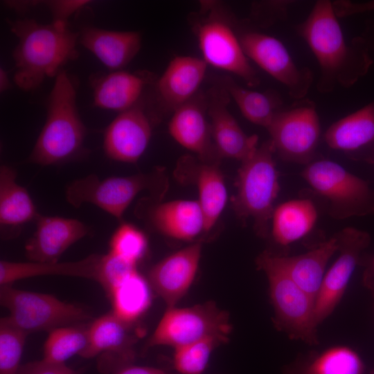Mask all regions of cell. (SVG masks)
Wrapping results in <instances>:
<instances>
[{
	"label": "cell",
	"instance_id": "obj_25",
	"mask_svg": "<svg viewBox=\"0 0 374 374\" xmlns=\"http://www.w3.org/2000/svg\"><path fill=\"white\" fill-rule=\"evenodd\" d=\"M337 251V240L333 235L302 254L290 256L270 251L290 278L315 300L326 274V265Z\"/></svg>",
	"mask_w": 374,
	"mask_h": 374
},
{
	"label": "cell",
	"instance_id": "obj_5",
	"mask_svg": "<svg viewBox=\"0 0 374 374\" xmlns=\"http://www.w3.org/2000/svg\"><path fill=\"white\" fill-rule=\"evenodd\" d=\"M275 153L269 139L241 162L235 182L236 194L232 199L236 215L242 220L251 218L255 231L262 238L269 235L274 204L280 190Z\"/></svg>",
	"mask_w": 374,
	"mask_h": 374
},
{
	"label": "cell",
	"instance_id": "obj_12",
	"mask_svg": "<svg viewBox=\"0 0 374 374\" xmlns=\"http://www.w3.org/2000/svg\"><path fill=\"white\" fill-rule=\"evenodd\" d=\"M248 59L283 84L291 98H305L313 82V73L294 62L285 45L277 38L255 30L238 31Z\"/></svg>",
	"mask_w": 374,
	"mask_h": 374
},
{
	"label": "cell",
	"instance_id": "obj_18",
	"mask_svg": "<svg viewBox=\"0 0 374 374\" xmlns=\"http://www.w3.org/2000/svg\"><path fill=\"white\" fill-rule=\"evenodd\" d=\"M202 250V242L198 241L168 256L150 269L148 280L167 308L175 307L190 289Z\"/></svg>",
	"mask_w": 374,
	"mask_h": 374
},
{
	"label": "cell",
	"instance_id": "obj_4",
	"mask_svg": "<svg viewBox=\"0 0 374 374\" xmlns=\"http://www.w3.org/2000/svg\"><path fill=\"white\" fill-rule=\"evenodd\" d=\"M233 19L221 3L213 1H200L199 11L188 18L204 61L256 87L260 79L243 51Z\"/></svg>",
	"mask_w": 374,
	"mask_h": 374
},
{
	"label": "cell",
	"instance_id": "obj_10",
	"mask_svg": "<svg viewBox=\"0 0 374 374\" xmlns=\"http://www.w3.org/2000/svg\"><path fill=\"white\" fill-rule=\"evenodd\" d=\"M0 303L9 311L10 321L28 335L51 332L90 317L84 308L53 295L19 290L11 285L1 286Z\"/></svg>",
	"mask_w": 374,
	"mask_h": 374
},
{
	"label": "cell",
	"instance_id": "obj_37",
	"mask_svg": "<svg viewBox=\"0 0 374 374\" xmlns=\"http://www.w3.org/2000/svg\"><path fill=\"white\" fill-rule=\"evenodd\" d=\"M136 265L108 252L100 257L96 280L109 294L127 276L137 270Z\"/></svg>",
	"mask_w": 374,
	"mask_h": 374
},
{
	"label": "cell",
	"instance_id": "obj_33",
	"mask_svg": "<svg viewBox=\"0 0 374 374\" xmlns=\"http://www.w3.org/2000/svg\"><path fill=\"white\" fill-rule=\"evenodd\" d=\"M87 344V329L69 326L49 332L44 344V360L65 364L75 355H80Z\"/></svg>",
	"mask_w": 374,
	"mask_h": 374
},
{
	"label": "cell",
	"instance_id": "obj_22",
	"mask_svg": "<svg viewBox=\"0 0 374 374\" xmlns=\"http://www.w3.org/2000/svg\"><path fill=\"white\" fill-rule=\"evenodd\" d=\"M324 140L355 159L374 162V102L332 123Z\"/></svg>",
	"mask_w": 374,
	"mask_h": 374
},
{
	"label": "cell",
	"instance_id": "obj_35",
	"mask_svg": "<svg viewBox=\"0 0 374 374\" xmlns=\"http://www.w3.org/2000/svg\"><path fill=\"white\" fill-rule=\"evenodd\" d=\"M222 344L217 339H206L174 349L175 370L178 374H202L213 351Z\"/></svg>",
	"mask_w": 374,
	"mask_h": 374
},
{
	"label": "cell",
	"instance_id": "obj_29",
	"mask_svg": "<svg viewBox=\"0 0 374 374\" xmlns=\"http://www.w3.org/2000/svg\"><path fill=\"white\" fill-rule=\"evenodd\" d=\"M317 211L308 199L283 202L274 208L271 217V236L276 244L287 248L303 238L314 228Z\"/></svg>",
	"mask_w": 374,
	"mask_h": 374
},
{
	"label": "cell",
	"instance_id": "obj_45",
	"mask_svg": "<svg viewBox=\"0 0 374 374\" xmlns=\"http://www.w3.org/2000/svg\"><path fill=\"white\" fill-rule=\"evenodd\" d=\"M364 278L374 281V258L371 260L369 266L366 269Z\"/></svg>",
	"mask_w": 374,
	"mask_h": 374
},
{
	"label": "cell",
	"instance_id": "obj_17",
	"mask_svg": "<svg viewBox=\"0 0 374 374\" xmlns=\"http://www.w3.org/2000/svg\"><path fill=\"white\" fill-rule=\"evenodd\" d=\"M207 116L205 93H197L172 113L168 131L179 145L199 159L220 163L222 157L214 143Z\"/></svg>",
	"mask_w": 374,
	"mask_h": 374
},
{
	"label": "cell",
	"instance_id": "obj_30",
	"mask_svg": "<svg viewBox=\"0 0 374 374\" xmlns=\"http://www.w3.org/2000/svg\"><path fill=\"white\" fill-rule=\"evenodd\" d=\"M16 178L15 169L1 166L0 224L3 228H19L39 215L28 192L17 183Z\"/></svg>",
	"mask_w": 374,
	"mask_h": 374
},
{
	"label": "cell",
	"instance_id": "obj_15",
	"mask_svg": "<svg viewBox=\"0 0 374 374\" xmlns=\"http://www.w3.org/2000/svg\"><path fill=\"white\" fill-rule=\"evenodd\" d=\"M205 97L213 139L220 156L241 162L248 159L257 149L258 138L247 135L229 112L231 98L226 89L217 83Z\"/></svg>",
	"mask_w": 374,
	"mask_h": 374
},
{
	"label": "cell",
	"instance_id": "obj_13",
	"mask_svg": "<svg viewBox=\"0 0 374 374\" xmlns=\"http://www.w3.org/2000/svg\"><path fill=\"white\" fill-rule=\"evenodd\" d=\"M339 256L324 275L314 300L317 325L321 324L336 309L347 289L360 256L368 246L370 235L364 231L347 227L336 233Z\"/></svg>",
	"mask_w": 374,
	"mask_h": 374
},
{
	"label": "cell",
	"instance_id": "obj_40",
	"mask_svg": "<svg viewBox=\"0 0 374 374\" xmlns=\"http://www.w3.org/2000/svg\"><path fill=\"white\" fill-rule=\"evenodd\" d=\"M20 374H78L65 364H54L44 359L22 366Z\"/></svg>",
	"mask_w": 374,
	"mask_h": 374
},
{
	"label": "cell",
	"instance_id": "obj_21",
	"mask_svg": "<svg viewBox=\"0 0 374 374\" xmlns=\"http://www.w3.org/2000/svg\"><path fill=\"white\" fill-rule=\"evenodd\" d=\"M220 163L204 161L186 155L178 163V176L181 181L192 182L198 191V202L206 222V233L218 220L227 201V190Z\"/></svg>",
	"mask_w": 374,
	"mask_h": 374
},
{
	"label": "cell",
	"instance_id": "obj_43",
	"mask_svg": "<svg viewBox=\"0 0 374 374\" xmlns=\"http://www.w3.org/2000/svg\"><path fill=\"white\" fill-rule=\"evenodd\" d=\"M7 3H5L8 7L10 8H12L15 10L17 12H24L27 10L30 9L31 7L35 6L37 4V1H6Z\"/></svg>",
	"mask_w": 374,
	"mask_h": 374
},
{
	"label": "cell",
	"instance_id": "obj_34",
	"mask_svg": "<svg viewBox=\"0 0 374 374\" xmlns=\"http://www.w3.org/2000/svg\"><path fill=\"white\" fill-rule=\"evenodd\" d=\"M28 334L8 317L0 320V374H20L21 359Z\"/></svg>",
	"mask_w": 374,
	"mask_h": 374
},
{
	"label": "cell",
	"instance_id": "obj_9",
	"mask_svg": "<svg viewBox=\"0 0 374 374\" xmlns=\"http://www.w3.org/2000/svg\"><path fill=\"white\" fill-rule=\"evenodd\" d=\"M231 330L229 314L213 301L188 308H167L147 346H166L175 349L206 339L226 343Z\"/></svg>",
	"mask_w": 374,
	"mask_h": 374
},
{
	"label": "cell",
	"instance_id": "obj_41",
	"mask_svg": "<svg viewBox=\"0 0 374 374\" xmlns=\"http://www.w3.org/2000/svg\"><path fill=\"white\" fill-rule=\"evenodd\" d=\"M332 3L338 18L374 11V0L360 3L347 0H336L332 1Z\"/></svg>",
	"mask_w": 374,
	"mask_h": 374
},
{
	"label": "cell",
	"instance_id": "obj_31",
	"mask_svg": "<svg viewBox=\"0 0 374 374\" xmlns=\"http://www.w3.org/2000/svg\"><path fill=\"white\" fill-rule=\"evenodd\" d=\"M217 83L226 89L242 114L255 125L267 129L276 115L283 109L282 101L276 93L244 88L229 76L220 77Z\"/></svg>",
	"mask_w": 374,
	"mask_h": 374
},
{
	"label": "cell",
	"instance_id": "obj_8",
	"mask_svg": "<svg viewBox=\"0 0 374 374\" xmlns=\"http://www.w3.org/2000/svg\"><path fill=\"white\" fill-rule=\"evenodd\" d=\"M302 177L328 202V213L338 220L374 214V190L339 163L320 159L306 165Z\"/></svg>",
	"mask_w": 374,
	"mask_h": 374
},
{
	"label": "cell",
	"instance_id": "obj_42",
	"mask_svg": "<svg viewBox=\"0 0 374 374\" xmlns=\"http://www.w3.org/2000/svg\"><path fill=\"white\" fill-rule=\"evenodd\" d=\"M115 374H175L162 368L127 364L120 367ZM178 374V373H176Z\"/></svg>",
	"mask_w": 374,
	"mask_h": 374
},
{
	"label": "cell",
	"instance_id": "obj_6",
	"mask_svg": "<svg viewBox=\"0 0 374 374\" xmlns=\"http://www.w3.org/2000/svg\"><path fill=\"white\" fill-rule=\"evenodd\" d=\"M256 264L268 280L273 322L276 329L293 340L311 346L318 344L314 299L290 278L269 250L260 253Z\"/></svg>",
	"mask_w": 374,
	"mask_h": 374
},
{
	"label": "cell",
	"instance_id": "obj_39",
	"mask_svg": "<svg viewBox=\"0 0 374 374\" xmlns=\"http://www.w3.org/2000/svg\"><path fill=\"white\" fill-rule=\"evenodd\" d=\"M89 2L82 0H58L47 1L46 4L52 13L53 22L68 24L69 16Z\"/></svg>",
	"mask_w": 374,
	"mask_h": 374
},
{
	"label": "cell",
	"instance_id": "obj_32",
	"mask_svg": "<svg viewBox=\"0 0 374 374\" xmlns=\"http://www.w3.org/2000/svg\"><path fill=\"white\" fill-rule=\"evenodd\" d=\"M151 289L148 280L136 270L108 294L112 312L123 321L132 324L151 305Z\"/></svg>",
	"mask_w": 374,
	"mask_h": 374
},
{
	"label": "cell",
	"instance_id": "obj_26",
	"mask_svg": "<svg viewBox=\"0 0 374 374\" xmlns=\"http://www.w3.org/2000/svg\"><path fill=\"white\" fill-rule=\"evenodd\" d=\"M131 326L112 312L100 316L87 328V344L80 356L91 358L105 352L114 353L125 365L130 364L134 356L133 345L136 338Z\"/></svg>",
	"mask_w": 374,
	"mask_h": 374
},
{
	"label": "cell",
	"instance_id": "obj_24",
	"mask_svg": "<svg viewBox=\"0 0 374 374\" xmlns=\"http://www.w3.org/2000/svg\"><path fill=\"white\" fill-rule=\"evenodd\" d=\"M82 45L112 71H120L136 56L141 46L137 31H116L87 26L79 33Z\"/></svg>",
	"mask_w": 374,
	"mask_h": 374
},
{
	"label": "cell",
	"instance_id": "obj_19",
	"mask_svg": "<svg viewBox=\"0 0 374 374\" xmlns=\"http://www.w3.org/2000/svg\"><path fill=\"white\" fill-rule=\"evenodd\" d=\"M207 65L203 59L175 57L154 82L155 100L160 109L172 114L193 98L204 78Z\"/></svg>",
	"mask_w": 374,
	"mask_h": 374
},
{
	"label": "cell",
	"instance_id": "obj_28",
	"mask_svg": "<svg viewBox=\"0 0 374 374\" xmlns=\"http://www.w3.org/2000/svg\"><path fill=\"white\" fill-rule=\"evenodd\" d=\"M365 364L353 348L337 345L300 356L283 374H364Z\"/></svg>",
	"mask_w": 374,
	"mask_h": 374
},
{
	"label": "cell",
	"instance_id": "obj_7",
	"mask_svg": "<svg viewBox=\"0 0 374 374\" xmlns=\"http://www.w3.org/2000/svg\"><path fill=\"white\" fill-rule=\"evenodd\" d=\"M167 188L164 170L157 168L149 172L103 179L89 175L69 184L65 197L75 208L84 203L91 204L121 220L126 209L141 192L147 190L151 197L161 200Z\"/></svg>",
	"mask_w": 374,
	"mask_h": 374
},
{
	"label": "cell",
	"instance_id": "obj_3",
	"mask_svg": "<svg viewBox=\"0 0 374 374\" xmlns=\"http://www.w3.org/2000/svg\"><path fill=\"white\" fill-rule=\"evenodd\" d=\"M85 135L74 82L62 70L48 98L45 124L27 161L47 166L73 159L82 153Z\"/></svg>",
	"mask_w": 374,
	"mask_h": 374
},
{
	"label": "cell",
	"instance_id": "obj_2",
	"mask_svg": "<svg viewBox=\"0 0 374 374\" xmlns=\"http://www.w3.org/2000/svg\"><path fill=\"white\" fill-rule=\"evenodd\" d=\"M19 39L13 51L14 81L21 89H37L46 77L57 75L69 61L77 58L79 33L68 24H42L33 19L8 21Z\"/></svg>",
	"mask_w": 374,
	"mask_h": 374
},
{
	"label": "cell",
	"instance_id": "obj_36",
	"mask_svg": "<svg viewBox=\"0 0 374 374\" xmlns=\"http://www.w3.org/2000/svg\"><path fill=\"white\" fill-rule=\"evenodd\" d=\"M148 241L145 234L127 222L115 230L109 241V252L135 265L145 255Z\"/></svg>",
	"mask_w": 374,
	"mask_h": 374
},
{
	"label": "cell",
	"instance_id": "obj_14",
	"mask_svg": "<svg viewBox=\"0 0 374 374\" xmlns=\"http://www.w3.org/2000/svg\"><path fill=\"white\" fill-rule=\"evenodd\" d=\"M136 215L154 231L179 240H193L206 232L204 215L197 200L161 202L149 197L139 202Z\"/></svg>",
	"mask_w": 374,
	"mask_h": 374
},
{
	"label": "cell",
	"instance_id": "obj_20",
	"mask_svg": "<svg viewBox=\"0 0 374 374\" xmlns=\"http://www.w3.org/2000/svg\"><path fill=\"white\" fill-rule=\"evenodd\" d=\"M35 222V231L25 246L26 256L32 262H58L63 253L89 231L77 219L39 214Z\"/></svg>",
	"mask_w": 374,
	"mask_h": 374
},
{
	"label": "cell",
	"instance_id": "obj_11",
	"mask_svg": "<svg viewBox=\"0 0 374 374\" xmlns=\"http://www.w3.org/2000/svg\"><path fill=\"white\" fill-rule=\"evenodd\" d=\"M267 130L275 152L282 159L306 165L312 161L321 133L313 102L303 98L280 110Z\"/></svg>",
	"mask_w": 374,
	"mask_h": 374
},
{
	"label": "cell",
	"instance_id": "obj_16",
	"mask_svg": "<svg viewBox=\"0 0 374 374\" xmlns=\"http://www.w3.org/2000/svg\"><path fill=\"white\" fill-rule=\"evenodd\" d=\"M152 123L141 101L120 112L105 132L103 149L106 155L117 161L137 162L150 143Z\"/></svg>",
	"mask_w": 374,
	"mask_h": 374
},
{
	"label": "cell",
	"instance_id": "obj_46",
	"mask_svg": "<svg viewBox=\"0 0 374 374\" xmlns=\"http://www.w3.org/2000/svg\"><path fill=\"white\" fill-rule=\"evenodd\" d=\"M364 283L365 286L370 290L374 298V281L364 279Z\"/></svg>",
	"mask_w": 374,
	"mask_h": 374
},
{
	"label": "cell",
	"instance_id": "obj_27",
	"mask_svg": "<svg viewBox=\"0 0 374 374\" xmlns=\"http://www.w3.org/2000/svg\"><path fill=\"white\" fill-rule=\"evenodd\" d=\"M100 255L91 254L73 262H12L0 261V285H10L28 278L43 276H63L96 280Z\"/></svg>",
	"mask_w": 374,
	"mask_h": 374
},
{
	"label": "cell",
	"instance_id": "obj_44",
	"mask_svg": "<svg viewBox=\"0 0 374 374\" xmlns=\"http://www.w3.org/2000/svg\"><path fill=\"white\" fill-rule=\"evenodd\" d=\"M10 83L7 75V73L3 69H0V90L1 92L5 91L10 87Z\"/></svg>",
	"mask_w": 374,
	"mask_h": 374
},
{
	"label": "cell",
	"instance_id": "obj_1",
	"mask_svg": "<svg viewBox=\"0 0 374 374\" xmlns=\"http://www.w3.org/2000/svg\"><path fill=\"white\" fill-rule=\"evenodd\" d=\"M296 30L318 62L320 75L317 87L320 93L353 86L373 63L364 38L346 39L329 0L317 1Z\"/></svg>",
	"mask_w": 374,
	"mask_h": 374
},
{
	"label": "cell",
	"instance_id": "obj_23",
	"mask_svg": "<svg viewBox=\"0 0 374 374\" xmlns=\"http://www.w3.org/2000/svg\"><path fill=\"white\" fill-rule=\"evenodd\" d=\"M91 82L96 107L122 112L138 104L145 87L155 80L148 71L120 70L96 76Z\"/></svg>",
	"mask_w": 374,
	"mask_h": 374
},
{
	"label": "cell",
	"instance_id": "obj_38",
	"mask_svg": "<svg viewBox=\"0 0 374 374\" xmlns=\"http://www.w3.org/2000/svg\"><path fill=\"white\" fill-rule=\"evenodd\" d=\"M292 1H265L252 4L251 17L262 27L269 26L278 20L287 17Z\"/></svg>",
	"mask_w": 374,
	"mask_h": 374
}]
</instances>
